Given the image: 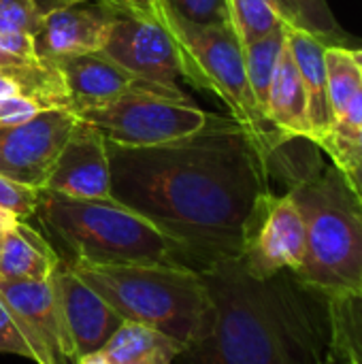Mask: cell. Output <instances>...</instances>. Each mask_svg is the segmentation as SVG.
<instances>
[{
  "mask_svg": "<svg viewBox=\"0 0 362 364\" xmlns=\"http://www.w3.org/2000/svg\"><path fill=\"white\" fill-rule=\"evenodd\" d=\"M331 358L362 364V292L331 294Z\"/></svg>",
  "mask_w": 362,
  "mask_h": 364,
  "instance_id": "obj_21",
  "label": "cell"
},
{
  "mask_svg": "<svg viewBox=\"0 0 362 364\" xmlns=\"http://www.w3.org/2000/svg\"><path fill=\"white\" fill-rule=\"evenodd\" d=\"M350 53H352V58H354V62H356V66H358L362 75V49H350Z\"/></svg>",
  "mask_w": 362,
  "mask_h": 364,
  "instance_id": "obj_37",
  "label": "cell"
},
{
  "mask_svg": "<svg viewBox=\"0 0 362 364\" xmlns=\"http://www.w3.org/2000/svg\"><path fill=\"white\" fill-rule=\"evenodd\" d=\"M320 151L307 139H292L269 156V175L286 183L305 222V258L297 275L329 296L362 292V203Z\"/></svg>",
  "mask_w": 362,
  "mask_h": 364,
  "instance_id": "obj_3",
  "label": "cell"
},
{
  "mask_svg": "<svg viewBox=\"0 0 362 364\" xmlns=\"http://www.w3.org/2000/svg\"><path fill=\"white\" fill-rule=\"evenodd\" d=\"M284 47H286V21L275 32H271V34H267V36H262V38H258V41L243 47L247 81H250L252 94H254V98H256L262 113H265V107H267L273 73H275V66L280 62V55H282Z\"/></svg>",
  "mask_w": 362,
  "mask_h": 364,
  "instance_id": "obj_22",
  "label": "cell"
},
{
  "mask_svg": "<svg viewBox=\"0 0 362 364\" xmlns=\"http://www.w3.org/2000/svg\"><path fill=\"white\" fill-rule=\"evenodd\" d=\"M326 364H331V363H326Z\"/></svg>",
  "mask_w": 362,
  "mask_h": 364,
  "instance_id": "obj_38",
  "label": "cell"
},
{
  "mask_svg": "<svg viewBox=\"0 0 362 364\" xmlns=\"http://www.w3.org/2000/svg\"><path fill=\"white\" fill-rule=\"evenodd\" d=\"M60 262L53 245L28 222L0 239V282H47Z\"/></svg>",
  "mask_w": 362,
  "mask_h": 364,
  "instance_id": "obj_18",
  "label": "cell"
},
{
  "mask_svg": "<svg viewBox=\"0 0 362 364\" xmlns=\"http://www.w3.org/2000/svg\"><path fill=\"white\" fill-rule=\"evenodd\" d=\"M17 94H19L17 83L11 77H6V75L0 73V100L2 98H9V96H17Z\"/></svg>",
  "mask_w": 362,
  "mask_h": 364,
  "instance_id": "obj_34",
  "label": "cell"
},
{
  "mask_svg": "<svg viewBox=\"0 0 362 364\" xmlns=\"http://www.w3.org/2000/svg\"><path fill=\"white\" fill-rule=\"evenodd\" d=\"M111 198L154 224L203 273L239 258L258 198L271 192L269 160L252 132L230 115L177 141L149 147L107 143Z\"/></svg>",
  "mask_w": 362,
  "mask_h": 364,
  "instance_id": "obj_1",
  "label": "cell"
},
{
  "mask_svg": "<svg viewBox=\"0 0 362 364\" xmlns=\"http://www.w3.org/2000/svg\"><path fill=\"white\" fill-rule=\"evenodd\" d=\"M32 2H34L36 11H38L41 15H47V13H51V11H58V9H64V6H70V4H79V2H94V0H32ZM105 2H111V4H115V6H119V9L128 11V9L124 6V2H122V0H105ZM128 13H130V11H128Z\"/></svg>",
  "mask_w": 362,
  "mask_h": 364,
  "instance_id": "obj_32",
  "label": "cell"
},
{
  "mask_svg": "<svg viewBox=\"0 0 362 364\" xmlns=\"http://www.w3.org/2000/svg\"><path fill=\"white\" fill-rule=\"evenodd\" d=\"M326 60V85L333 119H337L350 100L362 90V75L350 53V47L331 45L324 53Z\"/></svg>",
  "mask_w": 362,
  "mask_h": 364,
  "instance_id": "obj_23",
  "label": "cell"
},
{
  "mask_svg": "<svg viewBox=\"0 0 362 364\" xmlns=\"http://www.w3.org/2000/svg\"><path fill=\"white\" fill-rule=\"evenodd\" d=\"M102 53L164 87H177V79L186 77L175 38L160 21L145 15L122 11L111 26Z\"/></svg>",
  "mask_w": 362,
  "mask_h": 364,
  "instance_id": "obj_10",
  "label": "cell"
},
{
  "mask_svg": "<svg viewBox=\"0 0 362 364\" xmlns=\"http://www.w3.org/2000/svg\"><path fill=\"white\" fill-rule=\"evenodd\" d=\"M215 322L207 339L186 348L173 364L331 363V301L294 271L258 279L239 258L201 273Z\"/></svg>",
  "mask_w": 362,
  "mask_h": 364,
  "instance_id": "obj_2",
  "label": "cell"
},
{
  "mask_svg": "<svg viewBox=\"0 0 362 364\" xmlns=\"http://www.w3.org/2000/svg\"><path fill=\"white\" fill-rule=\"evenodd\" d=\"M344 177L348 179L350 188L354 190V194L358 196V200L362 203V160L356 164V166H352L350 171H346V173H344Z\"/></svg>",
  "mask_w": 362,
  "mask_h": 364,
  "instance_id": "obj_33",
  "label": "cell"
},
{
  "mask_svg": "<svg viewBox=\"0 0 362 364\" xmlns=\"http://www.w3.org/2000/svg\"><path fill=\"white\" fill-rule=\"evenodd\" d=\"M34 218L64 250L60 258L70 262L188 267L169 237L113 198L81 200L41 190Z\"/></svg>",
  "mask_w": 362,
  "mask_h": 364,
  "instance_id": "obj_5",
  "label": "cell"
},
{
  "mask_svg": "<svg viewBox=\"0 0 362 364\" xmlns=\"http://www.w3.org/2000/svg\"><path fill=\"white\" fill-rule=\"evenodd\" d=\"M0 354H15L32 363L43 364L41 352L21 322L11 314V309L0 299Z\"/></svg>",
  "mask_w": 362,
  "mask_h": 364,
  "instance_id": "obj_25",
  "label": "cell"
},
{
  "mask_svg": "<svg viewBox=\"0 0 362 364\" xmlns=\"http://www.w3.org/2000/svg\"><path fill=\"white\" fill-rule=\"evenodd\" d=\"M41 190L23 186L19 181H13L4 175H0V209L9 211L21 222H28L34 218L36 205H38Z\"/></svg>",
  "mask_w": 362,
  "mask_h": 364,
  "instance_id": "obj_27",
  "label": "cell"
},
{
  "mask_svg": "<svg viewBox=\"0 0 362 364\" xmlns=\"http://www.w3.org/2000/svg\"><path fill=\"white\" fill-rule=\"evenodd\" d=\"M269 124L286 139H307L312 141V124L307 111V94L301 81L299 68L292 60L288 45L284 47L280 62L273 73L269 87V98L265 107Z\"/></svg>",
  "mask_w": 362,
  "mask_h": 364,
  "instance_id": "obj_17",
  "label": "cell"
},
{
  "mask_svg": "<svg viewBox=\"0 0 362 364\" xmlns=\"http://www.w3.org/2000/svg\"><path fill=\"white\" fill-rule=\"evenodd\" d=\"M66 264L122 320L156 328L183 350L213 331L215 309L198 271L173 264Z\"/></svg>",
  "mask_w": 362,
  "mask_h": 364,
  "instance_id": "obj_4",
  "label": "cell"
},
{
  "mask_svg": "<svg viewBox=\"0 0 362 364\" xmlns=\"http://www.w3.org/2000/svg\"><path fill=\"white\" fill-rule=\"evenodd\" d=\"M286 45L292 53V60L299 68L301 81L307 94V111L312 124V143L320 145L329 132L333 130V111L329 102V85H326V47L316 36L292 28L286 23Z\"/></svg>",
  "mask_w": 362,
  "mask_h": 364,
  "instance_id": "obj_16",
  "label": "cell"
},
{
  "mask_svg": "<svg viewBox=\"0 0 362 364\" xmlns=\"http://www.w3.org/2000/svg\"><path fill=\"white\" fill-rule=\"evenodd\" d=\"M0 299L36 343L43 364H77L51 277L47 282H0Z\"/></svg>",
  "mask_w": 362,
  "mask_h": 364,
  "instance_id": "obj_12",
  "label": "cell"
},
{
  "mask_svg": "<svg viewBox=\"0 0 362 364\" xmlns=\"http://www.w3.org/2000/svg\"><path fill=\"white\" fill-rule=\"evenodd\" d=\"M77 364H109V360H107L100 352H96V354H87V356L79 358Z\"/></svg>",
  "mask_w": 362,
  "mask_h": 364,
  "instance_id": "obj_36",
  "label": "cell"
},
{
  "mask_svg": "<svg viewBox=\"0 0 362 364\" xmlns=\"http://www.w3.org/2000/svg\"><path fill=\"white\" fill-rule=\"evenodd\" d=\"M273 4L288 26L316 36L329 47H348L354 43L352 34L341 28L326 0H273Z\"/></svg>",
  "mask_w": 362,
  "mask_h": 364,
  "instance_id": "obj_20",
  "label": "cell"
},
{
  "mask_svg": "<svg viewBox=\"0 0 362 364\" xmlns=\"http://www.w3.org/2000/svg\"><path fill=\"white\" fill-rule=\"evenodd\" d=\"M160 23L171 32L179 47L186 70L183 79L222 98L230 111V117L252 132V136L262 145L269 160V156L282 143H286V139L269 124L252 94L243 45L233 26L190 23L164 4Z\"/></svg>",
  "mask_w": 362,
  "mask_h": 364,
  "instance_id": "obj_6",
  "label": "cell"
},
{
  "mask_svg": "<svg viewBox=\"0 0 362 364\" xmlns=\"http://www.w3.org/2000/svg\"><path fill=\"white\" fill-rule=\"evenodd\" d=\"M43 111H49V109H45L43 105H38L36 100H32V98H28L23 94L2 98L0 100V126L23 124V122L41 115Z\"/></svg>",
  "mask_w": 362,
  "mask_h": 364,
  "instance_id": "obj_29",
  "label": "cell"
},
{
  "mask_svg": "<svg viewBox=\"0 0 362 364\" xmlns=\"http://www.w3.org/2000/svg\"><path fill=\"white\" fill-rule=\"evenodd\" d=\"M43 190L81 200L111 198L107 141L94 126L77 119Z\"/></svg>",
  "mask_w": 362,
  "mask_h": 364,
  "instance_id": "obj_14",
  "label": "cell"
},
{
  "mask_svg": "<svg viewBox=\"0 0 362 364\" xmlns=\"http://www.w3.org/2000/svg\"><path fill=\"white\" fill-rule=\"evenodd\" d=\"M162 4L190 23H198V26L230 23L226 0H162Z\"/></svg>",
  "mask_w": 362,
  "mask_h": 364,
  "instance_id": "obj_26",
  "label": "cell"
},
{
  "mask_svg": "<svg viewBox=\"0 0 362 364\" xmlns=\"http://www.w3.org/2000/svg\"><path fill=\"white\" fill-rule=\"evenodd\" d=\"M58 66L64 75L70 113L98 107L130 94H160L173 98L186 96L179 87H164L139 77L137 73L124 68L102 51L68 58L58 62Z\"/></svg>",
  "mask_w": 362,
  "mask_h": 364,
  "instance_id": "obj_13",
  "label": "cell"
},
{
  "mask_svg": "<svg viewBox=\"0 0 362 364\" xmlns=\"http://www.w3.org/2000/svg\"><path fill=\"white\" fill-rule=\"evenodd\" d=\"M124 9L105 2H79L41 17L36 32L32 34L34 51L43 60L53 64L102 51L113 21Z\"/></svg>",
  "mask_w": 362,
  "mask_h": 364,
  "instance_id": "obj_11",
  "label": "cell"
},
{
  "mask_svg": "<svg viewBox=\"0 0 362 364\" xmlns=\"http://www.w3.org/2000/svg\"><path fill=\"white\" fill-rule=\"evenodd\" d=\"M124 6L130 11V13H137V15H145V17H151L156 21H160V15H162V0H122Z\"/></svg>",
  "mask_w": 362,
  "mask_h": 364,
  "instance_id": "obj_31",
  "label": "cell"
},
{
  "mask_svg": "<svg viewBox=\"0 0 362 364\" xmlns=\"http://www.w3.org/2000/svg\"><path fill=\"white\" fill-rule=\"evenodd\" d=\"M17 222H21V220H17L15 215H11L9 211H4V209H0V239L17 224Z\"/></svg>",
  "mask_w": 362,
  "mask_h": 364,
  "instance_id": "obj_35",
  "label": "cell"
},
{
  "mask_svg": "<svg viewBox=\"0 0 362 364\" xmlns=\"http://www.w3.org/2000/svg\"><path fill=\"white\" fill-rule=\"evenodd\" d=\"M181 352L183 346L169 335L126 320L100 350L109 364H173Z\"/></svg>",
  "mask_w": 362,
  "mask_h": 364,
  "instance_id": "obj_19",
  "label": "cell"
},
{
  "mask_svg": "<svg viewBox=\"0 0 362 364\" xmlns=\"http://www.w3.org/2000/svg\"><path fill=\"white\" fill-rule=\"evenodd\" d=\"M305 258V222L292 196L262 194L243 230L239 260L258 279L299 271Z\"/></svg>",
  "mask_w": 362,
  "mask_h": 364,
  "instance_id": "obj_8",
  "label": "cell"
},
{
  "mask_svg": "<svg viewBox=\"0 0 362 364\" xmlns=\"http://www.w3.org/2000/svg\"><path fill=\"white\" fill-rule=\"evenodd\" d=\"M41 13L32 0H0V34L26 32L34 34L41 23Z\"/></svg>",
  "mask_w": 362,
  "mask_h": 364,
  "instance_id": "obj_28",
  "label": "cell"
},
{
  "mask_svg": "<svg viewBox=\"0 0 362 364\" xmlns=\"http://www.w3.org/2000/svg\"><path fill=\"white\" fill-rule=\"evenodd\" d=\"M75 124L70 111L49 109L23 124L0 126V175L43 190Z\"/></svg>",
  "mask_w": 362,
  "mask_h": 364,
  "instance_id": "obj_9",
  "label": "cell"
},
{
  "mask_svg": "<svg viewBox=\"0 0 362 364\" xmlns=\"http://www.w3.org/2000/svg\"><path fill=\"white\" fill-rule=\"evenodd\" d=\"M226 6L230 26L243 47L284 26L273 0H226Z\"/></svg>",
  "mask_w": 362,
  "mask_h": 364,
  "instance_id": "obj_24",
  "label": "cell"
},
{
  "mask_svg": "<svg viewBox=\"0 0 362 364\" xmlns=\"http://www.w3.org/2000/svg\"><path fill=\"white\" fill-rule=\"evenodd\" d=\"M362 130V90L350 100V105L344 109V113L335 119L333 124V130L329 132L326 139H348V136H354L356 132ZM324 139V141H326ZM322 141V143H324ZM320 143V145H322ZM318 145V147H320Z\"/></svg>",
  "mask_w": 362,
  "mask_h": 364,
  "instance_id": "obj_30",
  "label": "cell"
},
{
  "mask_svg": "<svg viewBox=\"0 0 362 364\" xmlns=\"http://www.w3.org/2000/svg\"><path fill=\"white\" fill-rule=\"evenodd\" d=\"M51 282L77 352V358L96 354L122 326V318L87 286L83 284L66 260L60 258Z\"/></svg>",
  "mask_w": 362,
  "mask_h": 364,
  "instance_id": "obj_15",
  "label": "cell"
},
{
  "mask_svg": "<svg viewBox=\"0 0 362 364\" xmlns=\"http://www.w3.org/2000/svg\"><path fill=\"white\" fill-rule=\"evenodd\" d=\"M73 115L94 126L107 143L122 147H149L177 141L196 132L207 119V113L190 96L173 98L160 94H130Z\"/></svg>",
  "mask_w": 362,
  "mask_h": 364,
  "instance_id": "obj_7",
  "label": "cell"
}]
</instances>
